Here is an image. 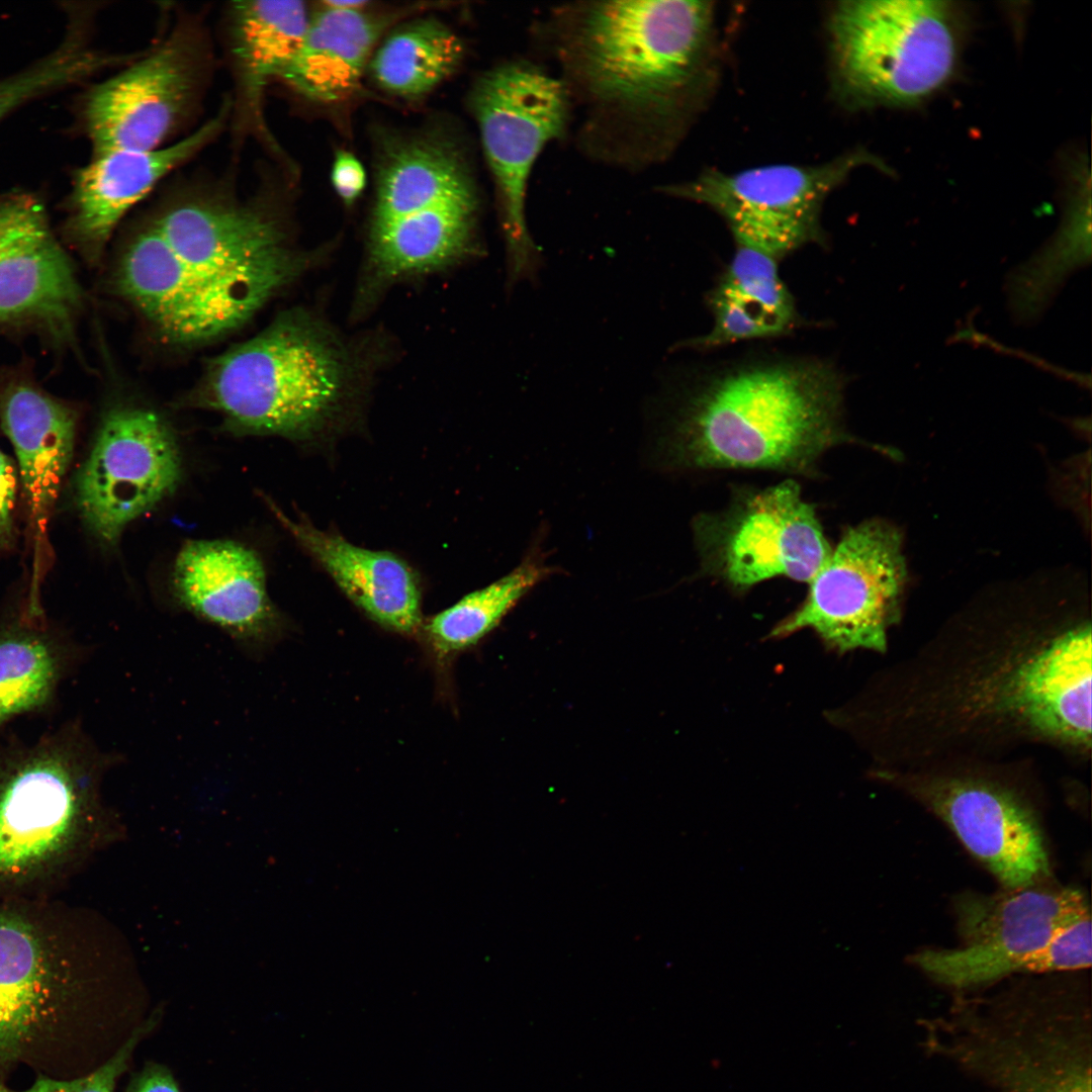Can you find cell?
<instances>
[{"label":"cell","instance_id":"obj_1","mask_svg":"<svg viewBox=\"0 0 1092 1092\" xmlns=\"http://www.w3.org/2000/svg\"><path fill=\"white\" fill-rule=\"evenodd\" d=\"M960 623L893 671L886 769L995 761L1028 744L1090 755V619Z\"/></svg>","mask_w":1092,"mask_h":1092},{"label":"cell","instance_id":"obj_2","mask_svg":"<svg viewBox=\"0 0 1092 1092\" xmlns=\"http://www.w3.org/2000/svg\"><path fill=\"white\" fill-rule=\"evenodd\" d=\"M712 11L710 2L689 0L550 9L538 34L577 112L584 156L629 171L666 156L704 64Z\"/></svg>","mask_w":1092,"mask_h":1092},{"label":"cell","instance_id":"obj_3","mask_svg":"<svg viewBox=\"0 0 1092 1092\" xmlns=\"http://www.w3.org/2000/svg\"><path fill=\"white\" fill-rule=\"evenodd\" d=\"M844 380L815 358L749 357L716 366L675 395L663 439L676 471L816 477L825 453L858 443L843 419Z\"/></svg>","mask_w":1092,"mask_h":1092},{"label":"cell","instance_id":"obj_4","mask_svg":"<svg viewBox=\"0 0 1092 1092\" xmlns=\"http://www.w3.org/2000/svg\"><path fill=\"white\" fill-rule=\"evenodd\" d=\"M142 243L161 305L195 330H235L298 268L270 213L219 193L169 204Z\"/></svg>","mask_w":1092,"mask_h":1092},{"label":"cell","instance_id":"obj_5","mask_svg":"<svg viewBox=\"0 0 1092 1092\" xmlns=\"http://www.w3.org/2000/svg\"><path fill=\"white\" fill-rule=\"evenodd\" d=\"M107 761L74 724L0 751V898L65 882L96 825Z\"/></svg>","mask_w":1092,"mask_h":1092},{"label":"cell","instance_id":"obj_6","mask_svg":"<svg viewBox=\"0 0 1092 1092\" xmlns=\"http://www.w3.org/2000/svg\"><path fill=\"white\" fill-rule=\"evenodd\" d=\"M346 372L322 332L288 315L216 358L198 404L235 434L306 439L338 411Z\"/></svg>","mask_w":1092,"mask_h":1092},{"label":"cell","instance_id":"obj_7","mask_svg":"<svg viewBox=\"0 0 1092 1092\" xmlns=\"http://www.w3.org/2000/svg\"><path fill=\"white\" fill-rule=\"evenodd\" d=\"M76 917L50 896L0 898V1072L63 1043L82 1009Z\"/></svg>","mask_w":1092,"mask_h":1092},{"label":"cell","instance_id":"obj_8","mask_svg":"<svg viewBox=\"0 0 1092 1092\" xmlns=\"http://www.w3.org/2000/svg\"><path fill=\"white\" fill-rule=\"evenodd\" d=\"M470 106L495 187L513 287L533 280L542 264L527 224L529 179L544 148L567 135L572 104L556 75L532 61L513 59L478 78Z\"/></svg>","mask_w":1092,"mask_h":1092},{"label":"cell","instance_id":"obj_9","mask_svg":"<svg viewBox=\"0 0 1092 1092\" xmlns=\"http://www.w3.org/2000/svg\"><path fill=\"white\" fill-rule=\"evenodd\" d=\"M941 820L1006 889L1046 880L1039 810L1019 767L963 761L877 774Z\"/></svg>","mask_w":1092,"mask_h":1092},{"label":"cell","instance_id":"obj_10","mask_svg":"<svg viewBox=\"0 0 1092 1092\" xmlns=\"http://www.w3.org/2000/svg\"><path fill=\"white\" fill-rule=\"evenodd\" d=\"M830 31L843 84L869 102H920L958 64L959 28L943 1H844L833 11Z\"/></svg>","mask_w":1092,"mask_h":1092},{"label":"cell","instance_id":"obj_11","mask_svg":"<svg viewBox=\"0 0 1092 1092\" xmlns=\"http://www.w3.org/2000/svg\"><path fill=\"white\" fill-rule=\"evenodd\" d=\"M692 532L702 574L735 593L775 577L808 584L832 549L793 478L735 489L721 510L697 515Z\"/></svg>","mask_w":1092,"mask_h":1092},{"label":"cell","instance_id":"obj_12","mask_svg":"<svg viewBox=\"0 0 1092 1092\" xmlns=\"http://www.w3.org/2000/svg\"><path fill=\"white\" fill-rule=\"evenodd\" d=\"M905 583L902 538L895 526L870 519L846 527L808 582L805 600L770 637L809 628L839 652H883L901 615Z\"/></svg>","mask_w":1092,"mask_h":1092},{"label":"cell","instance_id":"obj_13","mask_svg":"<svg viewBox=\"0 0 1092 1092\" xmlns=\"http://www.w3.org/2000/svg\"><path fill=\"white\" fill-rule=\"evenodd\" d=\"M867 162L868 157L857 153L815 166L769 165L729 174L707 170L659 190L708 205L726 220L736 245L780 260L823 240L820 212L825 198Z\"/></svg>","mask_w":1092,"mask_h":1092},{"label":"cell","instance_id":"obj_14","mask_svg":"<svg viewBox=\"0 0 1092 1092\" xmlns=\"http://www.w3.org/2000/svg\"><path fill=\"white\" fill-rule=\"evenodd\" d=\"M1044 881L991 895L962 893L953 909L963 945L923 949L911 956L910 962L938 983L954 988L1022 972L1025 960L1056 931L1090 914L1080 890Z\"/></svg>","mask_w":1092,"mask_h":1092},{"label":"cell","instance_id":"obj_15","mask_svg":"<svg viewBox=\"0 0 1092 1092\" xmlns=\"http://www.w3.org/2000/svg\"><path fill=\"white\" fill-rule=\"evenodd\" d=\"M178 443L168 423L143 406L116 405L101 420L75 481V500L89 530L115 545L128 524L177 487Z\"/></svg>","mask_w":1092,"mask_h":1092},{"label":"cell","instance_id":"obj_16","mask_svg":"<svg viewBox=\"0 0 1092 1092\" xmlns=\"http://www.w3.org/2000/svg\"><path fill=\"white\" fill-rule=\"evenodd\" d=\"M1037 1002L1007 1005L998 1020L968 1017L950 1053L1001 1092H1091L1084 1017L1037 1012Z\"/></svg>","mask_w":1092,"mask_h":1092},{"label":"cell","instance_id":"obj_17","mask_svg":"<svg viewBox=\"0 0 1092 1092\" xmlns=\"http://www.w3.org/2000/svg\"><path fill=\"white\" fill-rule=\"evenodd\" d=\"M200 76L194 44L177 35L95 85L82 106L94 154L162 148L191 109Z\"/></svg>","mask_w":1092,"mask_h":1092},{"label":"cell","instance_id":"obj_18","mask_svg":"<svg viewBox=\"0 0 1092 1092\" xmlns=\"http://www.w3.org/2000/svg\"><path fill=\"white\" fill-rule=\"evenodd\" d=\"M230 109L225 101L214 116L170 146L94 154L73 181L62 226L67 243L87 261L96 262L124 215L221 131Z\"/></svg>","mask_w":1092,"mask_h":1092},{"label":"cell","instance_id":"obj_19","mask_svg":"<svg viewBox=\"0 0 1092 1092\" xmlns=\"http://www.w3.org/2000/svg\"><path fill=\"white\" fill-rule=\"evenodd\" d=\"M172 593L181 607L245 647H264L279 632L280 616L267 593L262 560L241 543L186 542L174 562Z\"/></svg>","mask_w":1092,"mask_h":1092},{"label":"cell","instance_id":"obj_20","mask_svg":"<svg viewBox=\"0 0 1092 1092\" xmlns=\"http://www.w3.org/2000/svg\"><path fill=\"white\" fill-rule=\"evenodd\" d=\"M82 291L50 225L0 256V335L36 333L62 348L74 341Z\"/></svg>","mask_w":1092,"mask_h":1092},{"label":"cell","instance_id":"obj_21","mask_svg":"<svg viewBox=\"0 0 1092 1092\" xmlns=\"http://www.w3.org/2000/svg\"><path fill=\"white\" fill-rule=\"evenodd\" d=\"M78 415L24 372L0 374V423L17 457L18 475L34 521L57 499L73 456Z\"/></svg>","mask_w":1092,"mask_h":1092},{"label":"cell","instance_id":"obj_22","mask_svg":"<svg viewBox=\"0 0 1092 1092\" xmlns=\"http://www.w3.org/2000/svg\"><path fill=\"white\" fill-rule=\"evenodd\" d=\"M280 524L333 577L346 596L381 626L413 634L422 623L421 592L410 566L387 551H374L289 519L264 497Z\"/></svg>","mask_w":1092,"mask_h":1092},{"label":"cell","instance_id":"obj_23","mask_svg":"<svg viewBox=\"0 0 1092 1092\" xmlns=\"http://www.w3.org/2000/svg\"><path fill=\"white\" fill-rule=\"evenodd\" d=\"M708 297L713 315L709 333L674 346L708 350L741 341L778 337L799 323L794 299L775 257L742 245Z\"/></svg>","mask_w":1092,"mask_h":1092},{"label":"cell","instance_id":"obj_24","mask_svg":"<svg viewBox=\"0 0 1092 1092\" xmlns=\"http://www.w3.org/2000/svg\"><path fill=\"white\" fill-rule=\"evenodd\" d=\"M386 21L321 4L301 48L279 78L308 99L334 102L357 87Z\"/></svg>","mask_w":1092,"mask_h":1092},{"label":"cell","instance_id":"obj_25","mask_svg":"<svg viewBox=\"0 0 1092 1092\" xmlns=\"http://www.w3.org/2000/svg\"><path fill=\"white\" fill-rule=\"evenodd\" d=\"M309 19L304 2L298 0L233 3L232 52L243 101L255 120L260 121L265 88L298 53Z\"/></svg>","mask_w":1092,"mask_h":1092},{"label":"cell","instance_id":"obj_26","mask_svg":"<svg viewBox=\"0 0 1092 1092\" xmlns=\"http://www.w3.org/2000/svg\"><path fill=\"white\" fill-rule=\"evenodd\" d=\"M475 191L460 155L437 139H417L393 149L377 180L372 230Z\"/></svg>","mask_w":1092,"mask_h":1092},{"label":"cell","instance_id":"obj_27","mask_svg":"<svg viewBox=\"0 0 1092 1092\" xmlns=\"http://www.w3.org/2000/svg\"><path fill=\"white\" fill-rule=\"evenodd\" d=\"M476 191L372 230V259L386 276L430 270L460 257L472 243Z\"/></svg>","mask_w":1092,"mask_h":1092},{"label":"cell","instance_id":"obj_28","mask_svg":"<svg viewBox=\"0 0 1092 1092\" xmlns=\"http://www.w3.org/2000/svg\"><path fill=\"white\" fill-rule=\"evenodd\" d=\"M463 55V42L451 28L436 18L425 17L390 33L373 55L370 70L382 90L402 98H417L447 79Z\"/></svg>","mask_w":1092,"mask_h":1092},{"label":"cell","instance_id":"obj_29","mask_svg":"<svg viewBox=\"0 0 1092 1092\" xmlns=\"http://www.w3.org/2000/svg\"><path fill=\"white\" fill-rule=\"evenodd\" d=\"M66 665L61 641L23 620L0 627V727L13 718L46 707L54 698Z\"/></svg>","mask_w":1092,"mask_h":1092},{"label":"cell","instance_id":"obj_30","mask_svg":"<svg viewBox=\"0 0 1092 1092\" xmlns=\"http://www.w3.org/2000/svg\"><path fill=\"white\" fill-rule=\"evenodd\" d=\"M550 571L541 558L529 556L504 577L435 615L425 625L433 649L448 656L476 644Z\"/></svg>","mask_w":1092,"mask_h":1092},{"label":"cell","instance_id":"obj_31","mask_svg":"<svg viewBox=\"0 0 1092 1092\" xmlns=\"http://www.w3.org/2000/svg\"><path fill=\"white\" fill-rule=\"evenodd\" d=\"M131 56L107 54L89 48L76 24L48 56L0 80V120L22 104L56 89L73 85Z\"/></svg>","mask_w":1092,"mask_h":1092},{"label":"cell","instance_id":"obj_32","mask_svg":"<svg viewBox=\"0 0 1092 1092\" xmlns=\"http://www.w3.org/2000/svg\"><path fill=\"white\" fill-rule=\"evenodd\" d=\"M1091 917L1085 915L1056 931L1024 962L1022 972L1079 971L1091 967Z\"/></svg>","mask_w":1092,"mask_h":1092},{"label":"cell","instance_id":"obj_33","mask_svg":"<svg viewBox=\"0 0 1092 1092\" xmlns=\"http://www.w3.org/2000/svg\"><path fill=\"white\" fill-rule=\"evenodd\" d=\"M152 1026L153 1024L147 1023L136 1028L109 1060L90 1074L70 1080L39 1076L24 1092H114L116 1082L127 1069L134 1048Z\"/></svg>","mask_w":1092,"mask_h":1092},{"label":"cell","instance_id":"obj_34","mask_svg":"<svg viewBox=\"0 0 1092 1092\" xmlns=\"http://www.w3.org/2000/svg\"><path fill=\"white\" fill-rule=\"evenodd\" d=\"M49 225L43 205L28 194L0 195V256L26 236Z\"/></svg>","mask_w":1092,"mask_h":1092},{"label":"cell","instance_id":"obj_35","mask_svg":"<svg viewBox=\"0 0 1092 1092\" xmlns=\"http://www.w3.org/2000/svg\"><path fill=\"white\" fill-rule=\"evenodd\" d=\"M332 184L346 204H352L366 185V173L360 161L351 153L340 151L332 167Z\"/></svg>","mask_w":1092,"mask_h":1092},{"label":"cell","instance_id":"obj_36","mask_svg":"<svg viewBox=\"0 0 1092 1092\" xmlns=\"http://www.w3.org/2000/svg\"><path fill=\"white\" fill-rule=\"evenodd\" d=\"M18 476L14 463L0 451V547H9L13 542Z\"/></svg>","mask_w":1092,"mask_h":1092},{"label":"cell","instance_id":"obj_37","mask_svg":"<svg viewBox=\"0 0 1092 1092\" xmlns=\"http://www.w3.org/2000/svg\"><path fill=\"white\" fill-rule=\"evenodd\" d=\"M124 1092H181L171 1072L158 1064H150L136 1074Z\"/></svg>","mask_w":1092,"mask_h":1092},{"label":"cell","instance_id":"obj_38","mask_svg":"<svg viewBox=\"0 0 1092 1092\" xmlns=\"http://www.w3.org/2000/svg\"><path fill=\"white\" fill-rule=\"evenodd\" d=\"M324 6L342 10H366L370 4L363 0H328L321 3Z\"/></svg>","mask_w":1092,"mask_h":1092},{"label":"cell","instance_id":"obj_39","mask_svg":"<svg viewBox=\"0 0 1092 1092\" xmlns=\"http://www.w3.org/2000/svg\"><path fill=\"white\" fill-rule=\"evenodd\" d=\"M0 1092H13L0 1081Z\"/></svg>","mask_w":1092,"mask_h":1092}]
</instances>
